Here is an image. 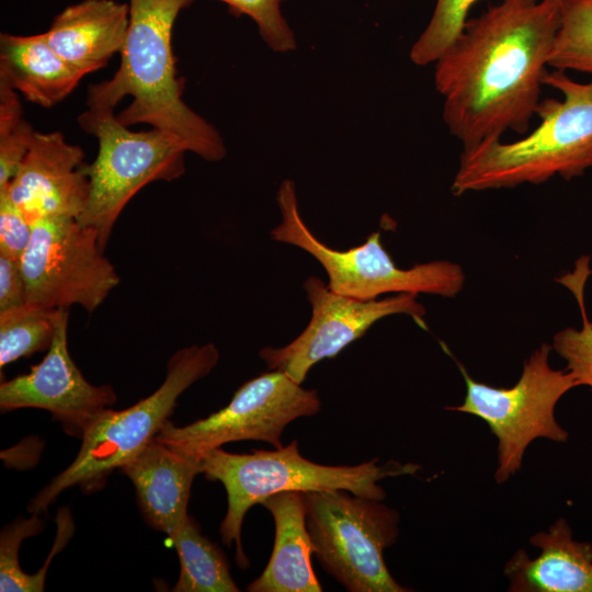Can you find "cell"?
Instances as JSON below:
<instances>
[{
    "mask_svg": "<svg viewBox=\"0 0 592 592\" xmlns=\"http://www.w3.org/2000/svg\"><path fill=\"white\" fill-rule=\"evenodd\" d=\"M218 360L219 352L213 343L174 352L159 388L129 408L103 411L81 437L73 462L36 493L27 511H46L62 491L75 486L87 493L101 490L115 469H121L156 437L181 394L208 375Z\"/></svg>",
    "mask_w": 592,
    "mask_h": 592,
    "instance_id": "cell-5",
    "label": "cell"
},
{
    "mask_svg": "<svg viewBox=\"0 0 592 592\" xmlns=\"http://www.w3.org/2000/svg\"><path fill=\"white\" fill-rule=\"evenodd\" d=\"M311 307V318L304 331L282 348L259 351L270 371H280L301 384L310 368L325 358L338 355L362 338L378 320L391 315H408L426 329L425 308L415 294L401 293L382 299L363 300L331 291L319 277L303 284Z\"/></svg>",
    "mask_w": 592,
    "mask_h": 592,
    "instance_id": "cell-12",
    "label": "cell"
},
{
    "mask_svg": "<svg viewBox=\"0 0 592 592\" xmlns=\"http://www.w3.org/2000/svg\"><path fill=\"white\" fill-rule=\"evenodd\" d=\"M128 24V3L83 0L59 12L45 35L54 50L84 77L122 50Z\"/></svg>",
    "mask_w": 592,
    "mask_h": 592,
    "instance_id": "cell-17",
    "label": "cell"
},
{
    "mask_svg": "<svg viewBox=\"0 0 592 592\" xmlns=\"http://www.w3.org/2000/svg\"><path fill=\"white\" fill-rule=\"evenodd\" d=\"M316 390L306 389L280 371L246 382L223 409L184 426L169 419L156 440L175 452L200 460L207 452L237 441H263L282 447L284 429L301 417L319 412Z\"/></svg>",
    "mask_w": 592,
    "mask_h": 592,
    "instance_id": "cell-11",
    "label": "cell"
},
{
    "mask_svg": "<svg viewBox=\"0 0 592 592\" xmlns=\"http://www.w3.org/2000/svg\"><path fill=\"white\" fill-rule=\"evenodd\" d=\"M82 75L49 45L45 33L0 35V81L27 101L52 107L65 100Z\"/></svg>",
    "mask_w": 592,
    "mask_h": 592,
    "instance_id": "cell-19",
    "label": "cell"
},
{
    "mask_svg": "<svg viewBox=\"0 0 592 592\" xmlns=\"http://www.w3.org/2000/svg\"><path fill=\"white\" fill-rule=\"evenodd\" d=\"M200 463L208 480L225 487L228 508L220 523V535L226 546L234 544L237 563L243 569L249 565L241 540L244 515L269 496L284 491L346 490L383 501L386 492L379 480L412 475L420 469L417 464L392 460L379 465L378 458L354 466L321 465L301 456L297 441L274 451L254 449L249 454L218 447L204 454Z\"/></svg>",
    "mask_w": 592,
    "mask_h": 592,
    "instance_id": "cell-4",
    "label": "cell"
},
{
    "mask_svg": "<svg viewBox=\"0 0 592 592\" xmlns=\"http://www.w3.org/2000/svg\"><path fill=\"white\" fill-rule=\"evenodd\" d=\"M44 526V521L34 513L30 519L19 517L2 528L0 535L1 592L44 591L35 573H25L19 562V549L22 542L41 533Z\"/></svg>",
    "mask_w": 592,
    "mask_h": 592,
    "instance_id": "cell-26",
    "label": "cell"
},
{
    "mask_svg": "<svg viewBox=\"0 0 592 592\" xmlns=\"http://www.w3.org/2000/svg\"><path fill=\"white\" fill-rule=\"evenodd\" d=\"M535 558L519 549L506 561L511 592H592V545L573 539L566 519L530 537Z\"/></svg>",
    "mask_w": 592,
    "mask_h": 592,
    "instance_id": "cell-16",
    "label": "cell"
},
{
    "mask_svg": "<svg viewBox=\"0 0 592 592\" xmlns=\"http://www.w3.org/2000/svg\"><path fill=\"white\" fill-rule=\"evenodd\" d=\"M84 152L59 132H35L14 178L0 190L33 223L43 217L79 218L86 208L90 181Z\"/></svg>",
    "mask_w": 592,
    "mask_h": 592,
    "instance_id": "cell-14",
    "label": "cell"
},
{
    "mask_svg": "<svg viewBox=\"0 0 592 592\" xmlns=\"http://www.w3.org/2000/svg\"><path fill=\"white\" fill-rule=\"evenodd\" d=\"M590 258L582 257L576 263L572 273H567L557 281L567 286L574 295L580 308L582 327L565 328L553 338V350L562 357L568 369L577 380L578 386L592 389V322L584 306V286L588 275Z\"/></svg>",
    "mask_w": 592,
    "mask_h": 592,
    "instance_id": "cell-22",
    "label": "cell"
},
{
    "mask_svg": "<svg viewBox=\"0 0 592 592\" xmlns=\"http://www.w3.org/2000/svg\"><path fill=\"white\" fill-rule=\"evenodd\" d=\"M177 550L180 573L174 592H238L226 556L189 516L169 537Z\"/></svg>",
    "mask_w": 592,
    "mask_h": 592,
    "instance_id": "cell-20",
    "label": "cell"
},
{
    "mask_svg": "<svg viewBox=\"0 0 592 592\" xmlns=\"http://www.w3.org/2000/svg\"><path fill=\"white\" fill-rule=\"evenodd\" d=\"M60 309L32 303L0 310V367L48 350L56 334Z\"/></svg>",
    "mask_w": 592,
    "mask_h": 592,
    "instance_id": "cell-21",
    "label": "cell"
},
{
    "mask_svg": "<svg viewBox=\"0 0 592 592\" xmlns=\"http://www.w3.org/2000/svg\"><path fill=\"white\" fill-rule=\"evenodd\" d=\"M445 352L457 364L465 380L466 394L458 406L447 410L478 417L497 439L494 480L502 485L521 468L528 445L537 439L566 442L569 433L555 417L558 401L577 380L568 369H555L548 357L553 346L546 342L524 362L519 380L511 387H493L475 380L447 346Z\"/></svg>",
    "mask_w": 592,
    "mask_h": 592,
    "instance_id": "cell-6",
    "label": "cell"
},
{
    "mask_svg": "<svg viewBox=\"0 0 592 592\" xmlns=\"http://www.w3.org/2000/svg\"><path fill=\"white\" fill-rule=\"evenodd\" d=\"M35 130L24 119L18 92L0 81V187L18 172Z\"/></svg>",
    "mask_w": 592,
    "mask_h": 592,
    "instance_id": "cell-25",
    "label": "cell"
},
{
    "mask_svg": "<svg viewBox=\"0 0 592 592\" xmlns=\"http://www.w3.org/2000/svg\"><path fill=\"white\" fill-rule=\"evenodd\" d=\"M273 516L275 540L263 572L252 581L250 592H321L311 565L315 553L307 522L304 492L284 491L261 503Z\"/></svg>",
    "mask_w": 592,
    "mask_h": 592,
    "instance_id": "cell-18",
    "label": "cell"
},
{
    "mask_svg": "<svg viewBox=\"0 0 592 592\" xmlns=\"http://www.w3.org/2000/svg\"><path fill=\"white\" fill-rule=\"evenodd\" d=\"M21 266L27 303L49 309L78 305L96 310L121 277L104 255L95 229L77 218L55 216L35 219Z\"/></svg>",
    "mask_w": 592,
    "mask_h": 592,
    "instance_id": "cell-10",
    "label": "cell"
},
{
    "mask_svg": "<svg viewBox=\"0 0 592 592\" xmlns=\"http://www.w3.org/2000/svg\"><path fill=\"white\" fill-rule=\"evenodd\" d=\"M318 562L350 592H408L390 574L384 550L399 536L400 515L382 500L346 490L304 492Z\"/></svg>",
    "mask_w": 592,
    "mask_h": 592,
    "instance_id": "cell-8",
    "label": "cell"
},
{
    "mask_svg": "<svg viewBox=\"0 0 592 592\" xmlns=\"http://www.w3.org/2000/svg\"><path fill=\"white\" fill-rule=\"evenodd\" d=\"M27 303L21 261L0 254V310Z\"/></svg>",
    "mask_w": 592,
    "mask_h": 592,
    "instance_id": "cell-29",
    "label": "cell"
},
{
    "mask_svg": "<svg viewBox=\"0 0 592 592\" xmlns=\"http://www.w3.org/2000/svg\"><path fill=\"white\" fill-rule=\"evenodd\" d=\"M548 66L592 73V0H562Z\"/></svg>",
    "mask_w": 592,
    "mask_h": 592,
    "instance_id": "cell-23",
    "label": "cell"
},
{
    "mask_svg": "<svg viewBox=\"0 0 592 592\" xmlns=\"http://www.w3.org/2000/svg\"><path fill=\"white\" fill-rule=\"evenodd\" d=\"M477 1L436 0L428 25L411 46L410 60L418 66L434 64L462 33Z\"/></svg>",
    "mask_w": 592,
    "mask_h": 592,
    "instance_id": "cell-24",
    "label": "cell"
},
{
    "mask_svg": "<svg viewBox=\"0 0 592 592\" xmlns=\"http://www.w3.org/2000/svg\"><path fill=\"white\" fill-rule=\"evenodd\" d=\"M134 485L138 506L146 522L169 537L190 516L187 504L201 463L166 444L150 441L121 467Z\"/></svg>",
    "mask_w": 592,
    "mask_h": 592,
    "instance_id": "cell-15",
    "label": "cell"
},
{
    "mask_svg": "<svg viewBox=\"0 0 592 592\" xmlns=\"http://www.w3.org/2000/svg\"><path fill=\"white\" fill-rule=\"evenodd\" d=\"M32 230V221L9 194L0 190V254L20 260L29 246Z\"/></svg>",
    "mask_w": 592,
    "mask_h": 592,
    "instance_id": "cell-28",
    "label": "cell"
},
{
    "mask_svg": "<svg viewBox=\"0 0 592 592\" xmlns=\"http://www.w3.org/2000/svg\"><path fill=\"white\" fill-rule=\"evenodd\" d=\"M562 0H501L434 62L443 119L463 150L524 134L542 101Z\"/></svg>",
    "mask_w": 592,
    "mask_h": 592,
    "instance_id": "cell-1",
    "label": "cell"
},
{
    "mask_svg": "<svg viewBox=\"0 0 592 592\" xmlns=\"http://www.w3.org/2000/svg\"><path fill=\"white\" fill-rule=\"evenodd\" d=\"M282 220L270 235L277 242L298 247L312 255L328 275V287L341 295L369 300L380 295L432 294L455 297L464 287L460 265L445 261L419 263L410 269L398 267L380 241L372 232L366 241L348 250H335L320 241L300 216L295 183L284 180L277 191Z\"/></svg>",
    "mask_w": 592,
    "mask_h": 592,
    "instance_id": "cell-9",
    "label": "cell"
},
{
    "mask_svg": "<svg viewBox=\"0 0 592 592\" xmlns=\"http://www.w3.org/2000/svg\"><path fill=\"white\" fill-rule=\"evenodd\" d=\"M68 309H60L56 334L47 354L27 374L0 385V409L37 408L52 413L62 430L81 439L88 428L116 402L110 385L89 383L68 350Z\"/></svg>",
    "mask_w": 592,
    "mask_h": 592,
    "instance_id": "cell-13",
    "label": "cell"
},
{
    "mask_svg": "<svg viewBox=\"0 0 592 592\" xmlns=\"http://www.w3.org/2000/svg\"><path fill=\"white\" fill-rule=\"evenodd\" d=\"M228 5L232 14L247 15L257 24L265 44L274 52L296 49V37L282 14L285 0H217Z\"/></svg>",
    "mask_w": 592,
    "mask_h": 592,
    "instance_id": "cell-27",
    "label": "cell"
},
{
    "mask_svg": "<svg viewBox=\"0 0 592 592\" xmlns=\"http://www.w3.org/2000/svg\"><path fill=\"white\" fill-rule=\"evenodd\" d=\"M543 82L561 92L562 100L540 101V124L531 134L463 150L451 187L454 195L540 184L556 175L571 180L592 169V79L578 82L554 69Z\"/></svg>",
    "mask_w": 592,
    "mask_h": 592,
    "instance_id": "cell-3",
    "label": "cell"
},
{
    "mask_svg": "<svg viewBox=\"0 0 592 592\" xmlns=\"http://www.w3.org/2000/svg\"><path fill=\"white\" fill-rule=\"evenodd\" d=\"M194 0H128L129 24L115 75L90 86L88 107L115 109L126 95L130 104L118 115L129 127L148 124L178 138L201 158L216 162L226 156L225 143L207 121L182 99L177 76L172 30L180 12Z\"/></svg>",
    "mask_w": 592,
    "mask_h": 592,
    "instance_id": "cell-2",
    "label": "cell"
},
{
    "mask_svg": "<svg viewBox=\"0 0 592 592\" xmlns=\"http://www.w3.org/2000/svg\"><path fill=\"white\" fill-rule=\"evenodd\" d=\"M78 122L99 143L96 158L88 164L90 192L78 221L98 231L104 249L115 221L140 189L184 173L187 150L178 138L158 128L130 130L114 109L88 107Z\"/></svg>",
    "mask_w": 592,
    "mask_h": 592,
    "instance_id": "cell-7",
    "label": "cell"
}]
</instances>
